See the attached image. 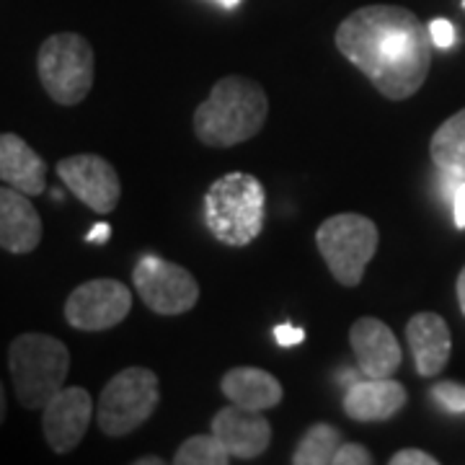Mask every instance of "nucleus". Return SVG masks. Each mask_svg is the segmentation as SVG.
I'll return each mask as SVG.
<instances>
[{"instance_id":"7c9ffc66","label":"nucleus","mask_w":465,"mask_h":465,"mask_svg":"<svg viewBox=\"0 0 465 465\" xmlns=\"http://www.w3.org/2000/svg\"><path fill=\"white\" fill-rule=\"evenodd\" d=\"M5 419V393H3V385H0V424Z\"/></svg>"},{"instance_id":"7ed1b4c3","label":"nucleus","mask_w":465,"mask_h":465,"mask_svg":"<svg viewBox=\"0 0 465 465\" xmlns=\"http://www.w3.org/2000/svg\"><path fill=\"white\" fill-rule=\"evenodd\" d=\"M266 192L253 173L231 171L210 183L204 194V223L223 246L243 249L264 231Z\"/></svg>"},{"instance_id":"b1692460","label":"nucleus","mask_w":465,"mask_h":465,"mask_svg":"<svg viewBox=\"0 0 465 465\" xmlns=\"http://www.w3.org/2000/svg\"><path fill=\"white\" fill-rule=\"evenodd\" d=\"M430 34H432L434 47H440V50H448L455 45V26L448 18H434L430 24Z\"/></svg>"},{"instance_id":"f03ea898","label":"nucleus","mask_w":465,"mask_h":465,"mask_svg":"<svg viewBox=\"0 0 465 465\" xmlns=\"http://www.w3.org/2000/svg\"><path fill=\"white\" fill-rule=\"evenodd\" d=\"M269 96L262 85L243 75L220 78L210 96L194 112V134L210 148H235L264 130Z\"/></svg>"},{"instance_id":"412c9836","label":"nucleus","mask_w":465,"mask_h":465,"mask_svg":"<svg viewBox=\"0 0 465 465\" xmlns=\"http://www.w3.org/2000/svg\"><path fill=\"white\" fill-rule=\"evenodd\" d=\"M231 452L225 445L217 440L215 434H194L189 440H183L173 463L176 465H228L231 463Z\"/></svg>"},{"instance_id":"39448f33","label":"nucleus","mask_w":465,"mask_h":465,"mask_svg":"<svg viewBox=\"0 0 465 465\" xmlns=\"http://www.w3.org/2000/svg\"><path fill=\"white\" fill-rule=\"evenodd\" d=\"M36 73L54 104L75 106L91 94L96 60L88 39L81 34H52L36 54Z\"/></svg>"},{"instance_id":"f3484780","label":"nucleus","mask_w":465,"mask_h":465,"mask_svg":"<svg viewBox=\"0 0 465 465\" xmlns=\"http://www.w3.org/2000/svg\"><path fill=\"white\" fill-rule=\"evenodd\" d=\"M0 182L29 197L47 189V166L42 155L14 133L0 134Z\"/></svg>"},{"instance_id":"ddd939ff","label":"nucleus","mask_w":465,"mask_h":465,"mask_svg":"<svg viewBox=\"0 0 465 465\" xmlns=\"http://www.w3.org/2000/svg\"><path fill=\"white\" fill-rule=\"evenodd\" d=\"M213 434L232 458L241 460H253L272 445V424L266 421V416L262 411L241 409L235 403L213 416Z\"/></svg>"},{"instance_id":"c85d7f7f","label":"nucleus","mask_w":465,"mask_h":465,"mask_svg":"<svg viewBox=\"0 0 465 465\" xmlns=\"http://www.w3.org/2000/svg\"><path fill=\"white\" fill-rule=\"evenodd\" d=\"M458 302H460V311H463L465 316V269L460 272V277H458Z\"/></svg>"},{"instance_id":"393cba45","label":"nucleus","mask_w":465,"mask_h":465,"mask_svg":"<svg viewBox=\"0 0 465 465\" xmlns=\"http://www.w3.org/2000/svg\"><path fill=\"white\" fill-rule=\"evenodd\" d=\"M391 465H437V458L424 450H399L391 458Z\"/></svg>"},{"instance_id":"9d476101","label":"nucleus","mask_w":465,"mask_h":465,"mask_svg":"<svg viewBox=\"0 0 465 465\" xmlns=\"http://www.w3.org/2000/svg\"><path fill=\"white\" fill-rule=\"evenodd\" d=\"M57 176L85 207H91L99 215L116 210V204L122 200L119 173L106 158L94 155V153L63 158L57 163Z\"/></svg>"},{"instance_id":"f8f14e48","label":"nucleus","mask_w":465,"mask_h":465,"mask_svg":"<svg viewBox=\"0 0 465 465\" xmlns=\"http://www.w3.org/2000/svg\"><path fill=\"white\" fill-rule=\"evenodd\" d=\"M349 344L365 378H393L403 360L396 333L381 318H357L349 329Z\"/></svg>"},{"instance_id":"473e14b6","label":"nucleus","mask_w":465,"mask_h":465,"mask_svg":"<svg viewBox=\"0 0 465 465\" xmlns=\"http://www.w3.org/2000/svg\"><path fill=\"white\" fill-rule=\"evenodd\" d=\"M463 5H465V0H463Z\"/></svg>"},{"instance_id":"5701e85b","label":"nucleus","mask_w":465,"mask_h":465,"mask_svg":"<svg viewBox=\"0 0 465 465\" xmlns=\"http://www.w3.org/2000/svg\"><path fill=\"white\" fill-rule=\"evenodd\" d=\"M372 463V452L365 445L357 442H341V448L333 455V465H370Z\"/></svg>"},{"instance_id":"f257e3e1","label":"nucleus","mask_w":465,"mask_h":465,"mask_svg":"<svg viewBox=\"0 0 465 465\" xmlns=\"http://www.w3.org/2000/svg\"><path fill=\"white\" fill-rule=\"evenodd\" d=\"M336 50L381 91L406 101L424 85L432 67V34L414 11L401 5H365L336 29Z\"/></svg>"},{"instance_id":"2eb2a0df","label":"nucleus","mask_w":465,"mask_h":465,"mask_svg":"<svg viewBox=\"0 0 465 465\" xmlns=\"http://www.w3.org/2000/svg\"><path fill=\"white\" fill-rule=\"evenodd\" d=\"M406 341H409V349L414 354L416 372L421 378H432L448 367L452 336H450L448 321L442 316L416 313L406 323Z\"/></svg>"},{"instance_id":"20e7f679","label":"nucleus","mask_w":465,"mask_h":465,"mask_svg":"<svg viewBox=\"0 0 465 465\" xmlns=\"http://www.w3.org/2000/svg\"><path fill=\"white\" fill-rule=\"evenodd\" d=\"M8 370L18 403L42 411L45 403L65 388L70 351L50 333H21L8 347Z\"/></svg>"},{"instance_id":"2f4dec72","label":"nucleus","mask_w":465,"mask_h":465,"mask_svg":"<svg viewBox=\"0 0 465 465\" xmlns=\"http://www.w3.org/2000/svg\"><path fill=\"white\" fill-rule=\"evenodd\" d=\"M217 3H220V5H225V8H235L241 0H217Z\"/></svg>"},{"instance_id":"0eeeda50","label":"nucleus","mask_w":465,"mask_h":465,"mask_svg":"<svg viewBox=\"0 0 465 465\" xmlns=\"http://www.w3.org/2000/svg\"><path fill=\"white\" fill-rule=\"evenodd\" d=\"M161 403V382L148 367H127L104 385L96 409L99 430L124 437L140 430Z\"/></svg>"},{"instance_id":"c756f323","label":"nucleus","mask_w":465,"mask_h":465,"mask_svg":"<svg viewBox=\"0 0 465 465\" xmlns=\"http://www.w3.org/2000/svg\"><path fill=\"white\" fill-rule=\"evenodd\" d=\"M166 460L163 458H153V455H148V458H137L134 460V465H163Z\"/></svg>"},{"instance_id":"a211bd4d","label":"nucleus","mask_w":465,"mask_h":465,"mask_svg":"<svg viewBox=\"0 0 465 465\" xmlns=\"http://www.w3.org/2000/svg\"><path fill=\"white\" fill-rule=\"evenodd\" d=\"M223 396L251 411H269L282 401V382L262 367H232L220 381Z\"/></svg>"},{"instance_id":"a878e982","label":"nucleus","mask_w":465,"mask_h":465,"mask_svg":"<svg viewBox=\"0 0 465 465\" xmlns=\"http://www.w3.org/2000/svg\"><path fill=\"white\" fill-rule=\"evenodd\" d=\"M274 339H277L280 347H295V344H300L305 339V331L298 329V326H290V323H280L274 329Z\"/></svg>"},{"instance_id":"bb28decb","label":"nucleus","mask_w":465,"mask_h":465,"mask_svg":"<svg viewBox=\"0 0 465 465\" xmlns=\"http://www.w3.org/2000/svg\"><path fill=\"white\" fill-rule=\"evenodd\" d=\"M452 215H455V225L465 231V182L458 183V189L452 194Z\"/></svg>"},{"instance_id":"4be33fe9","label":"nucleus","mask_w":465,"mask_h":465,"mask_svg":"<svg viewBox=\"0 0 465 465\" xmlns=\"http://www.w3.org/2000/svg\"><path fill=\"white\" fill-rule=\"evenodd\" d=\"M432 399L450 414H465V385L440 382L432 388Z\"/></svg>"},{"instance_id":"1a4fd4ad","label":"nucleus","mask_w":465,"mask_h":465,"mask_svg":"<svg viewBox=\"0 0 465 465\" xmlns=\"http://www.w3.org/2000/svg\"><path fill=\"white\" fill-rule=\"evenodd\" d=\"M133 311V292L119 280H91L78 284L65 302V321L78 331H106Z\"/></svg>"},{"instance_id":"6ab92c4d","label":"nucleus","mask_w":465,"mask_h":465,"mask_svg":"<svg viewBox=\"0 0 465 465\" xmlns=\"http://www.w3.org/2000/svg\"><path fill=\"white\" fill-rule=\"evenodd\" d=\"M430 153L440 173H450L465 182V109L437 127L430 143Z\"/></svg>"},{"instance_id":"dca6fc26","label":"nucleus","mask_w":465,"mask_h":465,"mask_svg":"<svg viewBox=\"0 0 465 465\" xmlns=\"http://www.w3.org/2000/svg\"><path fill=\"white\" fill-rule=\"evenodd\" d=\"M409 393L393 378H367L354 382L341 401L344 414L354 421H388L406 406Z\"/></svg>"},{"instance_id":"4468645a","label":"nucleus","mask_w":465,"mask_h":465,"mask_svg":"<svg viewBox=\"0 0 465 465\" xmlns=\"http://www.w3.org/2000/svg\"><path fill=\"white\" fill-rule=\"evenodd\" d=\"M42 217L29 194L14 186H0V249L8 253H32L42 243Z\"/></svg>"},{"instance_id":"6e6552de","label":"nucleus","mask_w":465,"mask_h":465,"mask_svg":"<svg viewBox=\"0 0 465 465\" xmlns=\"http://www.w3.org/2000/svg\"><path fill=\"white\" fill-rule=\"evenodd\" d=\"M133 284L140 300L158 316L189 313L200 300V282L183 266L145 253L133 269Z\"/></svg>"},{"instance_id":"423d86ee","label":"nucleus","mask_w":465,"mask_h":465,"mask_svg":"<svg viewBox=\"0 0 465 465\" xmlns=\"http://www.w3.org/2000/svg\"><path fill=\"white\" fill-rule=\"evenodd\" d=\"M381 243L378 225L357 213H339L326 217L316 231V246L333 280L344 287H357L365 277Z\"/></svg>"},{"instance_id":"aec40b11","label":"nucleus","mask_w":465,"mask_h":465,"mask_svg":"<svg viewBox=\"0 0 465 465\" xmlns=\"http://www.w3.org/2000/svg\"><path fill=\"white\" fill-rule=\"evenodd\" d=\"M341 448V432L331 424H313L302 434L300 445L292 452L295 465H333V455Z\"/></svg>"},{"instance_id":"9b49d317","label":"nucleus","mask_w":465,"mask_h":465,"mask_svg":"<svg viewBox=\"0 0 465 465\" xmlns=\"http://www.w3.org/2000/svg\"><path fill=\"white\" fill-rule=\"evenodd\" d=\"M94 419V401L85 388H63L42 409L45 440L57 455H65L81 445Z\"/></svg>"},{"instance_id":"cd10ccee","label":"nucleus","mask_w":465,"mask_h":465,"mask_svg":"<svg viewBox=\"0 0 465 465\" xmlns=\"http://www.w3.org/2000/svg\"><path fill=\"white\" fill-rule=\"evenodd\" d=\"M109 238H112V228H109L106 223L94 225V228L88 231V235H85V241H88V243H106Z\"/></svg>"}]
</instances>
